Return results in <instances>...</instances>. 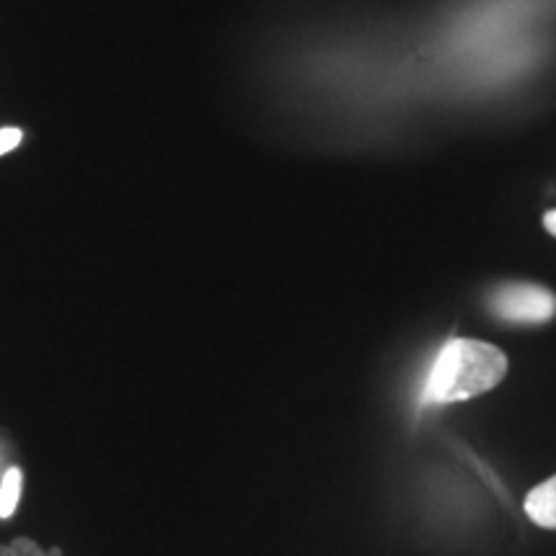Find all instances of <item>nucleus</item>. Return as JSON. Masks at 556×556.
<instances>
[{
    "instance_id": "7ed1b4c3",
    "label": "nucleus",
    "mask_w": 556,
    "mask_h": 556,
    "mask_svg": "<svg viewBox=\"0 0 556 556\" xmlns=\"http://www.w3.org/2000/svg\"><path fill=\"white\" fill-rule=\"evenodd\" d=\"M526 516L541 528L556 531V475L528 492Z\"/></svg>"
},
{
    "instance_id": "f03ea898",
    "label": "nucleus",
    "mask_w": 556,
    "mask_h": 556,
    "mask_svg": "<svg viewBox=\"0 0 556 556\" xmlns=\"http://www.w3.org/2000/svg\"><path fill=\"white\" fill-rule=\"evenodd\" d=\"M486 307L503 323L516 325H544L556 315V296L541 283L513 281L492 289Z\"/></svg>"
},
{
    "instance_id": "423d86ee",
    "label": "nucleus",
    "mask_w": 556,
    "mask_h": 556,
    "mask_svg": "<svg viewBox=\"0 0 556 556\" xmlns=\"http://www.w3.org/2000/svg\"><path fill=\"white\" fill-rule=\"evenodd\" d=\"M21 139H24V131L16 129V127L0 129V155H5V152L16 150L18 144H21Z\"/></svg>"
},
{
    "instance_id": "20e7f679",
    "label": "nucleus",
    "mask_w": 556,
    "mask_h": 556,
    "mask_svg": "<svg viewBox=\"0 0 556 556\" xmlns=\"http://www.w3.org/2000/svg\"><path fill=\"white\" fill-rule=\"evenodd\" d=\"M21 490H24V471L11 467L5 471L3 482H0V518H11L13 510L18 507Z\"/></svg>"
},
{
    "instance_id": "0eeeda50",
    "label": "nucleus",
    "mask_w": 556,
    "mask_h": 556,
    "mask_svg": "<svg viewBox=\"0 0 556 556\" xmlns=\"http://www.w3.org/2000/svg\"><path fill=\"white\" fill-rule=\"evenodd\" d=\"M544 227H546L548 235H554V238H556V208H552V212L544 214Z\"/></svg>"
},
{
    "instance_id": "39448f33",
    "label": "nucleus",
    "mask_w": 556,
    "mask_h": 556,
    "mask_svg": "<svg viewBox=\"0 0 556 556\" xmlns=\"http://www.w3.org/2000/svg\"><path fill=\"white\" fill-rule=\"evenodd\" d=\"M0 556H47V552L37 544V541L18 536L13 539L9 546H0Z\"/></svg>"
},
{
    "instance_id": "6e6552de",
    "label": "nucleus",
    "mask_w": 556,
    "mask_h": 556,
    "mask_svg": "<svg viewBox=\"0 0 556 556\" xmlns=\"http://www.w3.org/2000/svg\"><path fill=\"white\" fill-rule=\"evenodd\" d=\"M47 556H62V548H50V552H47Z\"/></svg>"
},
{
    "instance_id": "f257e3e1",
    "label": "nucleus",
    "mask_w": 556,
    "mask_h": 556,
    "mask_svg": "<svg viewBox=\"0 0 556 556\" xmlns=\"http://www.w3.org/2000/svg\"><path fill=\"white\" fill-rule=\"evenodd\" d=\"M507 374V356L497 345L471 338H451L438 351L422 400L433 405L464 402L495 389Z\"/></svg>"
}]
</instances>
